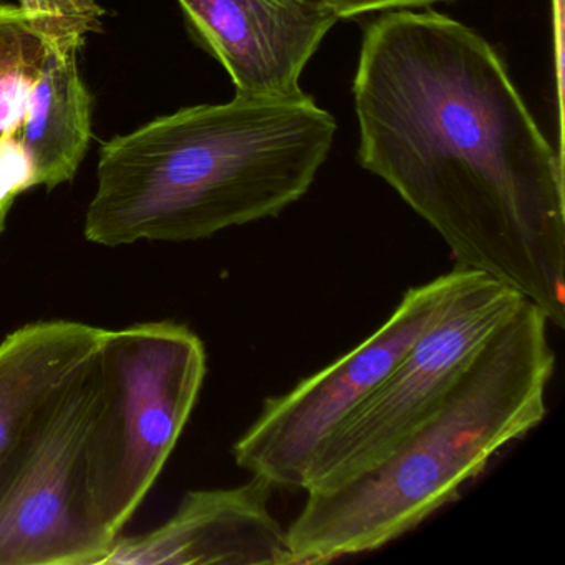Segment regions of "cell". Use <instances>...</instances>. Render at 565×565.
<instances>
[{"label": "cell", "instance_id": "4fadbf2b", "mask_svg": "<svg viewBox=\"0 0 565 565\" xmlns=\"http://www.w3.org/2000/svg\"><path fill=\"white\" fill-rule=\"evenodd\" d=\"M44 51L38 21L19 6L0 4V72Z\"/></svg>", "mask_w": 565, "mask_h": 565}, {"label": "cell", "instance_id": "8992f818", "mask_svg": "<svg viewBox=\"0 0 565 565\" xmlns=\"http://www.w3.org/2000/svg\"><path fill=\"white\" fill-rule=\"evenodd\" d=\"M478 273L455 267L405 292L385 323L360 345L264 402L234 443L233 458L274 489L306 491L323 443L398 365L418 337L443 316Z\"/></svg>", "mask_w": 565, "mask_h": 565}, {"label": "cell", "instance_id": "5b68a950", "mask_svg": "<svg viewBox=\"0 0 565 565\" xmlns=\"http://www.w3.org/2000/svg\"><path fill=\"white\" fill-rule=\"evenodd\" d=\"M104 396L97 350L58 393L0 492V565H102L118 541L95 489Z\"/></svg>", "mask_w": 565, "mask_h": 565}, {"label": "cell", "instance_id": "ba28073f", "mask_svg": "<svg viewBox=\"0 0 565 565\" xmlns=\"http://www.w3.org/2000/svg\"><path fill=\"white\" fill-rule=\"evenodd\" d=\"M188 31L230 74L236 97L294 98L339 18L316 0H178Z\"/></svg>", "mask_w": 565, "mask_h": 565}, {"label": "cell", "instance_id": "30bf717a", "mask_svg": "<svg viewBox=\"0 0 565 565\" xmlns=\"http://www.w3.org/2000/svg\"><path fill=\"white\" fill-rule=\"evenodd\" d=\"M105 332L75 320H41L0 342V492L52 403L97 352Z\"/></svg>", "mask_w": 565, "mask_h": 565}, {"label": "cell", "instance_id": "7c38bea8", "mask_svg": "<svg viewBox=\"0 0 565 565\" xmlns=\"http://www.w3.org/2000/svg\"><path fill=\"white\" fill-rule=\"evenodd\" d=\"M19 8L24 9L38 21L42 38L72 39L85 42L88 34L100 29L104 9L97 0H18Z\"/></svg>", "mask_w": 565, "mask_h": 565}, {"label": "cell", "instance_id": "8fae6325", "mask_svg": "<svg viewBox=\"0 0 565 565\" xmlns=\"http://www.w3.org/2000/svg\"><path fill=\"white\" fill-rule=\"evenodd\" d=\"M41 72L29 92L19 141L32 188L54 190L74 180L92 138V95L78 71L84 42L47 39Z\"/></svg>", "mask_w": 565, "mask_h": 565}, {"label": "cell", "instance_id": "6da1fadb", "mask_svg": "<svg viewBox=\"0 0 565 565\" xmlns=\"http://www.w3.org/2000/svg\"><path fill=\"white\" fill-rule=\"evenodd\" d=\"M360 164L448 244L565 329L561 157L498 52L438 12H390L363 34L353 81Z\"/></svg>", "mask_w": 565, "mask_h": 565}, {"label": "cell", "instance_id": "52a82bcc", "mask_svg": "<svg viewBox=\"0 0 565 565\" xmlns=\"http://www.w3.org/2000/svg\"><path fill=\"white\" fill-rule=\"evenodd\" d=\"M524 300L511 287L476 274L388 376L323 443L306 491L332 488L372 466L441 399L476 350Z\"/></svg>", "mask_w": 565, "mask_h": 565}, {"label": "cell", "instance_id": "9a60e30c", "mask_svg": "<svg viewBox=\"0 0 565 565\" xmlns=\"http://www.w3.org/2000/svg\"><path fill=\"white\" fill-rule=\"evenodd\" d=\"M339 19L359 18L370 12L388 9H412L445 2V0H316Z\"/></svg>", "mask_w": 565, "mask_h": 565}, {"label": "cell", "instance_id": "2e32d148", "mask_svg": "<svg viewBox=\"0 0 565 565\" xmlns=\"http://www.w3.org/2000/svg\"><path fill=\"white\" fill-rule=\"evenodd\" d=\"M2 2H4V0H0V4H2Z\"/></svg>", "mask_w": 565, "mask_h": 565}, {"label": "cell", "instance_id": "3957f363", "mask_svg": "<svg viewBox=\"0 0 565 565\" xmlns=\"http://www.w3.org/2000/svg\"><path fill=\"white\" fill-rule=\"evenodd\" d=\"M547 327L544 313L524 300L441 399L372 466L332 488L306 491L286 529L292 565L385 547L455 501L501 449L537 428L555 370Z\"/></svg>", "mask_w": 565, "mask_h": 565}, {"label": "cell", "instance_id": "7a4b0ae2", "mask_svg": "<svg viewBox=\"0 0 565 565\" xmlns=\"http://www.w3.org/2000/svg\"><path fill=\"white\" fill-rule=\"evenodd\" d=\"M335 134V118L307 94L154 118L102 147L85 237L186 243L279 216L310 190Z\"/></svg>", "mask_w": 565, "mask_h": 565}, {"label": "cell", "instance_id": "5bb4252c", "mask_svg": "<svg viewBox=\"0 0 565 565\" xmlns=\"http://www.w3.org/2000/svg\"><path fill=\"white\" fill-rule=\"evenodd\" d=\"M32 188L31 167L21 148L18 130L0 137V233L19 194Z\"/></svg>", "mask_w": 565, "mask_h": 565}, {"label": "cell", "instance_id": "9c48e42d", "mask_svg": "<svg viewBox=\"0 0 565 565\" xmlns=\"http://www.w3.org/2000/svg\"><path fill=\"white\" fill-rule=\"evenodd\" d=\"M273 491L250 476L237 488L188 492L160 527L120 535L102 565H292L287 531L270 514Z\"/></svg>", "mask_w": 565, "mask_h": 565}, {"label": "cell", "instance_id": "277c9868", "mask_svg": "<svg viewBox=\"0 0 565 565\" xmlns=\"http://www.w3.org/2000/svg\"><path fill=\"white\" fill-rule=\"evenodd\" d=\"M105 396L94 471L105 524L120 537L177 448L206 376L203 340L183 323L108 330L98 349Z\"/></svg>", "mask_w": 565, "mask_h": 565}]
</instances>
